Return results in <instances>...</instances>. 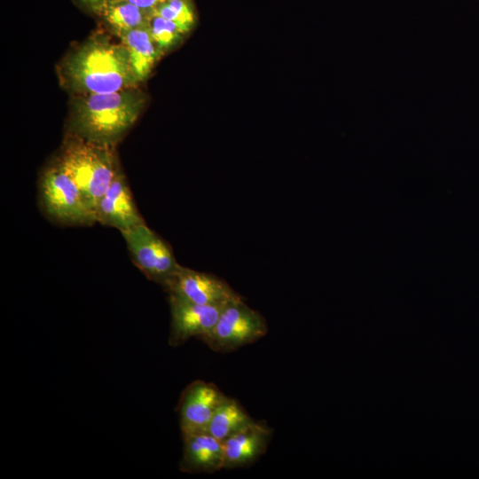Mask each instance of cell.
<instances>
[{
	"label": "cell",
	"mask_w": 479,
	"mask_h": 479,
	"mask_svg": "<svg viewBox=\"0 0 479 479\" xmlns=\"http://www.w3.org/2000/svg\"><path fill=\"white\" fill-rule=\"evenodd\" d=\"M119 37L128 52L130 64L137 82H143L148 77L161 55L148 25L132 29Z\"/></svg>",
	"instance_id": "cell-13"
},
{
	"label": "cell",
	"mask_w": 479,
	"mask_h": 479,
	"mask_svg": "<svg viewBox=\"0 0 479 479\" xmlns=\"http://www.w3.org/2000/svg\"><path fill=\"white\" fill-rule=\"evenodd\" d=\"M135 265L164 289L180 268L170 245L146 224L122 232Z\"/></svg>",
	"instance_id": "cell-6"
},
{
	"label": "cell",
	"mask_w": 479,
	"mask_h": 479,
	"mask_svg": "<svg viewBox=\"0 0 479 479\" xmlns=\"http://www.w3.org/2000/svg\"><path fill=\"white\" fill-rule=\"evenodd\" d=\"M268 333L263 316L239 297L226 303L213 329L200 341L216 352H231L253 343Z\"/></svg>",
	"instance_id": "cell-5"
},
{
	"label": "cell",
	"mask_w": 479,
	"mask_h": 479,
	"mask_svg": "<svg viewBox=\"0 0 479 479\" xmlns=\"http://www.w3.org/2000/svg\"><path fill=\"white\" fill-rule=\"evenodd\" d=\"M74 102L71 134L114 146L137 120L145 95L136 88L80 95Z\"/></svg>",
	"instance_id": "cell-2"
},
{
	"label": "cell",
	"mask_w": 479,
	"mask_h": 479,
	"mask_svg": "<svg viewBox=\"0 0 479 479\" xmlns=\"http://www.w3.org/2000/svg\"><path fill=\"white\" fill-rule=\"evenodd\" d=\"M225 395L212 382L197 380L182 392L177 411L181 436L207 431L208 423Z\"/></svg>",
	"instance_id": "cell-8"
},
{
	"label": "cell",
	"mask_w": 479,
	"mask_h": 479,
	"mask_svg": "<svg viewBox=\"0 0 479 479\" xmlns=\"http://www.w3.org/2000/svg\"><path fill=\"white\" fill-rule=\"evenodd\" d=\"M170 333L169 343L179 346L192 337L200 340L216 325L224 306L200 305L169 296Z\"/></svg>",
	"instance_id": "cell-10"
},
{
	"label": "cell",
	"mask_w": 479,
	"mask_h": 479,
	"mask_svg": "<svg viewBox=\"0 0 479 479\" xmlns=\"http://www.w3.org/2000/svg\"><path fill=\"white\" fill-rule=\"evenodd\" d=\"M84 3L90 4L91 6L97 5L111 0H82Z\"/></svg>",
	"instance_id": "cell-19"
},
{
	"label": "cell",
	"mask_w": 479,
	"mask_h": 479,
	"mask_svg": "<svg viewBox=\"0 0 479 479\" xmlns=\"http://www.w3.org/2000/svg\"><path fill=\"white\" fill-rule=\"evenodd\" d=\"M184 447L179 468L184 473H214L224 467V442L208 432L182 436Z\"/></svg>",
	"instance_id": "cell-12"
},
{
	"label": "cell",
	"mask_w": 479,
	"mask_h": 479,
	"mask_svg": "<svg viewBox=\"0 0 479 479\" xmlns=\"http://www.w3.org/2000/svg\"><path fill=\"white\" fill-rule=\"evenodd\" d=\"M38 203L43 215L52 223L67 226H88L97 223L95 211L57 161L40 177Z\"/></svg>",
	"instance_id": "cell-4"
},
{
	"label": "cell",
	"mask_w": 479,
	"mask_h": 479,
	"mask_svg": "<svg viewBox=\"0 0 479 479\" xmlns=\"http://www.w3.org/2000/svg\"><path fill=\"white\" fill-rule=\"evenodd\" d=\"M113 147L70 134L56 160L94 211L120 169Z\"/></svg>",
	"instance_id": "cell-3"
},
{
	"label": "cell",
	"mask_w": 479,
	"mask_h": 479,
	"mask_svg": "<svg viewBox=\"0 0 479 479\" xmlns=\"http://www.w3.org/2000/svg\"><path fill=\"white\" fill-rule=\"evenodd\" d=\"M62 75L68 87L80 95L114 92L138 83L122 43L103 36L88 40L70 54Z\"/></svg>",
	"instance_id": "cell-1"
},
{
	"label": "cell",
	"mask_w": 479,
	"mask_h": 479,
	"mask_svg": "<svg viewBox=\"0 0 479 479\" xmlns=\"http://www.w3.org/2000/svg\"><path fill=\"white\" fill-rule=\"evenodd\" d=\"M151 13L173 22L183 34L189 32L194 25V13L189 0H166Z\"/></svg>",
	"instance_id": "cell-16"
},
{
	"label": "cell",
	"mask_w": 479,
	"mask_h": 479,
	"mask_svg": "<svg viewBox=\"0 0 479 479\" xmlns=\"http://www.w3.org/2000/svg\"><path fill=\"white\" fill-rule=\"evenodd\" d=\"M95 214L97 223L114 227L121 233L145 223L121 169L98 201Z\"/></svg>",
	"instance_id": "cell-9"
},
{
	"label": "cell",
	"mask_w": 479,
	"mask_h": 479,
	"mask_svg": "<svg viewBox=\"0 0 479 479\" xmlns=\"http://www.w3.org/2000/svg\"><path fill=\"white\" fill-rule=\"evenodd\" d=\"M139 8L151 12L159 4L164 3L166 0H128Z\"/></svg>",
	"instance_id": "cell-18"
},
{
	"label": "cell",
	"mask_w": 479,
	"mask_h": 479,
	"mask_svg": "<svg viewBox=\"0 0 479 479\" xmlns=\"http://www.w3.org/2000/svg\"><path fill=\"white\" fill-rule=\"evenodd\" d=\"M148 27L160 53L174 46L183 35L176 24L153 13L149 16Z\"/></svg>",
	"instance_id": "cell-17"
},
{
	"label": "cell",
	"mask_w": 479,
	"mask_h": 479,
	"mask_svg": "<svg viewBox=\"0 0 479 479\" xmlns=\"http://www.w3.org/2000/svg\"><path fill=\"white\" fill-rule=\"evenodd\" d=\"M119 36L148 25V12L128 0H111L91 6Z\"/></svg>",
	"instance_id": "cell-14"
},
{
	"label": "cell",
	"mask_w": 479,
	"mask_h": 479,
	"mask_svg": "<svg viewBox=\"0 0 479 479\" xmlns=\"http://www.w3.org/2000/svg\"><path fill=\"white\" fill-rule=\"evenodd\" d=\"M165 291L169 296L200 305L224 306L240 297L218 277L182 265Z\"/></svg>",
	"instance_id": "cell-7"
},
{
	"label": "cell",
	"mask_w": 479,
	"mask_h": 479,
	"mask_svg": "<svg viewBox=\"0 0 479 479\" xmlns=\"http://www.w3.org/2000/svg\"><path fill=\"white\" fill-rule=\"evenodd\" d=\"M272 431L254 420L224 442V469L240 468L254 464L267 450Z\"/></svg>",
	"instance_id": "cell-11"
},
{
	"label": "cell",
	"mask_w": 479,
	"mask_h": 479,
	"mask_svg": "<svg viewBox=\"0 0 479 479\" xmlns=\"http://www.w3.org/2000/svg\"><path fill=\"white\" fill-rule=\"evenodd\" d=\"M254 420L237 400L225 396L213 414L206 432L224 442Z\"/></svg>",
	"instance_id": "cell-15"
}]
</instances>
